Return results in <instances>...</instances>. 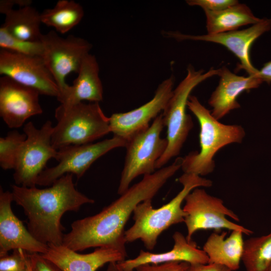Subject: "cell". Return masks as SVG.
Here are the masks:
<instances>
[{
	"mask_svg": "<svg viewBox=\"0 0 271 271\" xmlns=\"http://www.w3.org/2000/svg\"><path fill=\"white\" fill-rule=\"evenodd\" d=\"M255 77L260 79L262 82L268 84L271 83V61L264 63L262 67L258 70Z\"/></svg>",
	"mask_w": 271,
	"mask_h": 271,
	"instance_id": "cell-34",
	"label": "cell"
},
{
	"mask_svg": "<svg viewBox=\"0 0 271 271\" xmlns=\"http://www.w3.org/2000/svg\"><path fill=\"white\" fill-rule=\"evenodd\" d=\"M268 271H271V265H270V267L269 268Z\"/></svg>",
	"mask_w": 271,
	"mask_h": 271,
	"instance_id": "cell-37",
	"label": "cell"
},
{
	"mask_svg": "<svg viewBox=\"0 0 271 271\" xmlns=\"http://www.w3.org/2000/svg\"><path fill=\"white\" fill-rule=\"evenodd\" d=\"M189 264L185 262L145 264L139 266L134 271H185Z\"/></svg>",
	"mask_w": 271,
	"mask_h": 271,
	"instance_id": "cell-31",
	"label": "cell"
},
{
	"mask_svg": "<svg viewBox=\"0 0 271 271\" xmlns=\"http://www.w3.org/2000/svg\"><path fill=\"white\" fill-rule=\"evenodd\" d=\"M183 207L186 216L184 222L187 230L186 238L192 240L193 235L200 230L222 229L239 230L249 235L253 231L230 221L227 217L239 221L238 216L226 207L222 199L208 194L199 187L193 190L185 198Z\"/></svg>",
	"mask_w": 271,
	"mask_h": 271,
	"instance_id": "cell-8",
	"label": "cell"
},
{
	"mask_svg": "<svg viewBox=\"0 0 271 271\" xmlns=\"http://www.w3.org/2000/svg\"><path fill=\"white\" fill-rule=\"evenodd\" d=\"M41 41L44 48L42 58L59 88L58 98L69 86L65 82L66 76L73 72L78 73L92 45L86 40L73 35L63 38L55 31L43 34Z\"/></svg>",
	"mask_w": 271,
	"mask_h": 271,
	"instance_id": "cell-10",
	"label": "cell"
},
{
	"mask_svg": "<svg viewBox=\"0 0 271 271\" xmlns=\"http://www.w3.org/2000/svg\"><path fill=\"white\" fill-rule=\"evenodd\" d=\"M47 252L41 254L63 271H96L106 263L125 259L127 253L109 247H96L93 251L81 254L63 245H48Z\"/></svg>",
	"mask_w": 271,
	"mask_h": 271,
	"instance_id": "cell-17",
	"label": "cell"
},
{
	"mask_svg": "<svg viewBox=\"0 0 271 271\" xmlns=\"http://www.w3.org/2000/svg\"><path fill=\"white\" fill-rule=\"evenodd\" d=\"M243 234L239 230L231 231L227 237L225 231L211 233L202 249L208 257L209 263L222 265L231 271L238 269L243 250Z\"/></svg>",
	"mask_w": 271,
	"mask_h": 271,
	"instance_id": "cell-21",
	"label": "cell"
},
{
	"mask_svg": "<svg viewBox=\"0 0 271 271\" xmlns=\"http://www.w3.org/2000/svg\"><path fill=\"white\" fill-rule=\"evenodd\" d=\"M55 117L57 124L53 126L51 143L57 150L92 143L110 132L109 117L98 102L60 104L55 109Z\"/></svg>",
	"mask_w": 271,
	"mask_h": 271,
	"instance_id": "cell-5",
	"label": "cell"
},
{
	"mask_svg": "<svg viewBox=\"0 0 271 271\" xmlns=\"http://www.w3.org/2000/svg\"><path fill=\"white\" fill-rule=\"evenodd\" d=\"M182 158L145 175L120 196L93 216L74 221L64 234L63 245L75 251L90 247H109L126 253L124 226L136 207L152 199L167 181L181 168Z\"/></svg>",
	"mask_w": 271,
	"mask_h": 271,
	"instance_id": "cell-1",
	"label": "cell"
},
{
	"mask_svg": "<svg viewBox=\"0 0 271 271\" xmlns=\"http://www.w3.org/2000/svg\"><path fill=\"white\" fill-rule=\"evenodd\" d=\"M182 189L169 202L158 208H153L152 199L139 203L133 211L134 223L125 231L126 242L140 239L149 250L155 247L160 235L173 225L184 222L186 213L182 204L194 189L209 187L212 182L194 174L184 173L178 179Z\"/></svg>",
	"mask_w": 271,
	"mask_h": 271,
	"instance_id": "cell-3",
	"label": "cell"
},
{
	"mask_svg": "<svg viewBox=\"0 0 271 271\" xmlns=\"http://www.w3.org/2000/svg\"><path fill=\"white\" fill-rule=\"evenodd\" d=\"M174 81L171 75L159 85L154 97L148 102L129 111L112 114L109 117L110 132L127 141L149 127L151 120L167 106L173 94Z\"/></svg>",
	"mask_w": 271,
	"mask_h": 271,
	"instance_id": "cell-14",
	"label": "cell"
},
{
	"mask_svg": "<svg viewBox=\"0 0 271 271\" xmlns=\"http://www.w3.org/2000/svg\"><path fill=\"white\" fill-rule=\"evenodd\" d=\"M165 127L162 113L154 119L146 129L127 141L124 164L117 193L121 195L137 177L154 173L157 161L166 150L168 142L161 137Z\"/></svg>",
	"mask_w": 271,
	"mask_h": 271,
	"instance_id": "cell-7",
	"label": "cell"
},
{
	"mask_svg": "<svg viewBox=\"0 0 271 271\" xmlns=\"http://www.w3.org/2000/svg\"><path fill=\"white\" fill-rule=\"evenodd\" d=\"M31 0H1L0 1V12L5 14L7 12L14 9L15 5L21 7L31 5Z\"/></svg>",
	"mask_w": 271,
	"mask_h": 271,
	"instance_id": "cell-33",
	"label": "cell"
},
{
	"mask_svg": "<svg viewBox=\"0 0 271 271\" xmlns=\"http://www.w3.org/2000/svg\"><path fill=\"white\" fill-rule=\"evenodd\" d=\"M40 94L11 78H0V116L11 128L21 127L31 116L43 113Z\"/></svg>",
	"mask_w": 271,
	"mask_h": 271,
	"instance_id": "cell-15",
	"label": "cell"
},
{
	"mask_svg": "<svg viewBox=\"0 0 271 271\" xmlns=\"http://www.w3.org/2000/svg\"><path fill=\"white\" fill-rule=\"evenodd\" d=\"M0 47L16 53L42 57L44 48L41 41H28L15 38L1 26L0 28Z\"/></svg>",
	"mask_w": 271,
	"mask_h": 271,
	"instance_id": "cell-27",
	"label": "cell"
},
{
	"mask_svg": "<svg viewBox=\"0 0 271 271\" xmlns=\"http://www.w3.org/2000/svg\"><path fill=\"white\" fill-rule=\"evenodd\" d=\"M241 261L246 271H268L271 265V232L244 240Z\"/></svg>",
	"mask_w": 271,
	"mask_h": 271,
	"instance_id": "cell-25",
	"label": "cell"
},
{
	"mask_svg": "<svg viewBox=\"0 0 271 271\" xmlns=\"http://www.w3.org/2000/svg\"><path fill=\"white\" fill-rule=\"evenodd\" d=\"M2 26L12 36L28 41H41V13L31 5L12 9L5 14Z\"/></svg>",
	"mask_w": 271,
	"mask_h": 271,
	"instance_id": "cell-23",
	"label": "cell"
},
{
	"mask_svg": "<svg viewBox=\"0 0 271 271\" xmlns=\"http://www.w3.org/2000/svg\"><path fill=\"white\" fill-rule=\"evenodd\" d=\"M187 107L196 116L200 125V150L191 152L182 158L181 169L184 173L205 176L215 168L213 160L217 152L226 145L241 143L245 136L240 125L225 124L214 118L197 97L190 95Z\"/></svg>",
	"mask_w": 271,
	"mask_h": 271,
	"instance_id": "cell-4",
	"label": "cell"
},
{
	"mask_svg": "<svg viewBox=\"0 0 271 271\" xmlns=\"http://www.w3.org/2000/svg\"><path fill=\"white\" fill-rule=\"evenodd\" d=\"M0 271H29L27 252L17 249L0 256Z\"/></svg>",
	"mask_w": 271,
	"mask_h": 271,
	"instance_id": "cell-28",
	"label": "cell"
},
{
	"mask_svg": "<svg viewBox=\"0 0 271 271\" xmlns=\"http://www.w3.org/2000/svg\"><path fill=\"white\" fill-rule=\"evenodd\" d=\"M271 29V19H261L258 23L241 30L200 35H191L177 31H168L164 34L168 38L178 41H201L220 44L231 52L239 60L236 69L244 70L248 76H255L258 70L252 64L250 49L254 42L261 35Z\"/></svg>",
	"mask_w": 271,
	"mask_h": 271,
	"instance_id": "cell-13",
	"label": "cell"
},
{
	"mask_svg": "<svg viewBox=\"0 0 271 271\" xmlns=\"http://www.w3.org/2000/svg\"><path fill=\"white\" fill-rule=\"evenodd\" d=\"M27 254L32 271H63L55 263L40 253L27 252Z\"/></svg>",
	"mask_w": 271,
	"mask_h": 271,
	"instance_id": "cell-30",
	"label": "cell"
},
{
	"mask_svg": "<svg viewBox=\"0 0 271 271\" xmlns=\"http://www.w3.org/2000/svg\"><path fill=\"white\" fill-rule=\"evenodd\" d=\"M218 76V85L208 100L211 114L218 120L240 107L237 99L242 92L257 88L263 82L255 76L237 75L225 66L219 69Z\"/></svg>",
	"mask_w": 271,
	"mask_h": 271,
	"instance_id": "cell-19",
	"label": "cell"
},
{
	"mask_svg": "<svg viewBox=\"0 0 271 271\" xmlns=\"http://www.w3.org/2000/svg\"><path fill=\"white\" fill-rule=\"evenodd\" d=\"M26 137L25 133L14 130L0 138V166L2 169H14L19 151Z\"/></svg>",
	"mask_w": 271,
	"mask_h": 271,
	"instance_id": "cell-26",
	"label": "cell"
},
{
	"mask_svg": "<svg viewBox=\"0 0 271 271\" xmlns=\"http://www.w3.org/2000/svg\"><path fill=\"white\" fill-rule=\"evenodd\" d=\"M29 271H32V269H31V266H30L29 262Z\"/></svg>",
	"mask_w": 271,
	"mask_h": 271,
	"instance_id": "cell-36",
	"label": "cell"
},
{
	"mask_svg": "<svg viewBox=\"0 0 271 271\" xmlns=\"http://www.w3.org/2000/svg\"><path fill=\"white\" fill-rule=\"evenodd\" d=\"M13 201L21 206L28 219V229L38 241L49 245H62L65 229L61 223L67 211H78L94 200L75 187L73 174H66L50 187L39 189L13 185Z\"/></svg>",
	"mask_w": 271,
	"mask_h": 271,
	"instance_id": "cell-2",
	"label": "cell"
},
{
	"mask_svg": "<svg viewBox=\"0 0 271 271\" xmlns=\"http://www.w3.org/2000/svg\"><path fill=\"white\" fill-rule=\"evenodd\" d=\"M126 143V140L113 136L96 143L71 145L60 149L55 159L58 164L45 169L39 176L36 184L51 186L68 173L75 174L79 179L96 160L114 149L125 147Z\"/></svg>",
	"mask_w": 271,
	"mask_h": 271,
	"instance_id": "cell-11",
	"label": "cell"
},
{
	"mask_svg": "<svg viewBox=\"0 0 271 271\" xmlns=\"http://www.w3.org/2000/svg\"><path fill=\"white\" fill-rule=\"evenodd\" d=\"M105 271H124L121 269L117 265V262H113L108 263Z\"/></svg>",
	"mask_w": 271,
	"mask_h": 271,
	"instance_id": "cell-35",
	"label": "cell"
},
{
	"mask_svg": "<svg viewBox=\"0 0 271 271\" xmlns=\"http://www.w3.org/2000/svg\"><path fill=\"white\" fill-rule=\"evenodd\" d=\"M187 74L173 90L167 106L163 111L165 126L167 127L168 145L166 151L156 163V169H161L173 158L177 156L193 127L191 116L186 113L187 102L192 90L205 80L218 75L219 69L213 67L204 72L196 70L191 65Z\"/></svg>",
	"mask_w": 271,
	"mask_h": 271,
	"instance_id": "cell-6",
	"label": "cell"
},
{
	"mask_svg": "<svg viewBox=\"0 0 271 271\" xmlns=\"http://www.w3.org/2000/svg\"><path fill=\"white\" fill-rule=\"evenodd\" d=\"M185 271H231L227 267L216 263L189 264Z\"/></svg>",
	"mask_w": 271,
	"mask_h": 271,
	"instance_id": "cell-32",
	"label": "cell"
},
{
	"mask_svg": "<svg viewBox=\"0 0 271 271\" xmlns=\"http://www.w3.org/2000/svg\"><path fill=\"white\" fill-rule=\"evenodd\" d=\"M53 126L46 121L40 128L32 121L26 123L23 130L27 137L19 151L13 175L15 185L34 187L47 162L56 159L58 150L53 147L51 135Z\"/></svg>",
	"mask_w": 271,
	"mask_h": 271,
	"instance_id": "cell-9",
	"label": "cell"
},
{
	"mask_svg": "<svg viewBox=\"0 0 271 271\" xmlns=\"http://www.w3.org/2000/svg\"><path fill=\"white\" fill-rule=\"evenodd\" d=\"M84 16L82 6L73 0H59L53 8L41 13L42 23L65 34L77 25Z\"/></svg>",
	"mask_w": 271,
	"mask_h": 271,
	"instance_id": "cell-24",
	"label": "cell"
},
{
	"mask_svg": "<svg viewBox=\"0 0 271 271\" xmlns=\"http://www.w3.org/2000/svg\"><path fill=\"white\" fill-rule=\"evenodd\" d=\"M12 192L0 189V256L22 249L28 253L44 254L49 245L37 240L14 214Z\"/></svg>",
	"mask_w": 271,
	"mask_h": 271,
	"instance_id": "cell-16",
	"label": "cell"
},
{
	"mask_svg": "<svg viewBox=\"0 0 271 271\" xmlns=\"http://www.w3.org/2000/svg\"><path fill=\"white\" fill-rule=\"evenodd\" d=\"M172 249L162 253H153L141 250L134 258L117 262L124 271H134L139 266L145 264H160L172 262H185L190 264L209 263L208 257L203 249H199L193 240L188 241L180 232L173 235Z\"/></svg>",
	"mask_w": 271,
	"mask_h": 271,
	"instance_id": "cell-18",
	"label": "cell"
},
{
	"mask_svg": "<svg viewBox=\"0 0 271 271\" xmlns=\"http://www.w3.org/2000/svg\"><path fill=\"white\" fill-rule=\"evenodd\" d=\"M204 12L208 34L237 30L242 26L252 25L261 20L256 17L247 5L239 3L220 11Z\"/></svg>",
	"mask_w": 271,
	"mask_h": 271,
	"instance_id": "cell-22",
	"label": "cell"
},
{
	"mask_svg": "<svg viewBox=\"0 0 271 271\" xmlns=\"http://www.w3.org/2000/svg\"><path fill=\"white\" fill-rule=\"evenodd\" d=\"M186 2L190 6H198L204 11L209 12L220 11L239 3L236 0H188Z\"/></svg>",
	"mask_w": 271,
	"mask_h": 271,
	"instance_id": "cell-29",
	"label": "cell"
},
{
	"mask_svg": "<svg viewBox=\"0 0 271 271\" xmlns=\"http://www.w3.org/2000/svg\"><path fill=\"white\" fill-rule=\"evenodd\" d=\"M99 72L95 56L89 53L83 59L73 84L57 98L60 104L71 106L85 100L98 103L102 101L103 91Z\"/></svg>",
	"mask_w": 271,
	"mask_h": 271,
	"instance_id": "cell-20",
	"label": "cell"
},
{
	"mask_svg": "<svg viewBox=\"0 0 271 271\" xmlns=\"http://www.w3.org/2000/svg\"><path fill=\"white\" fill-rule=\"evenodd\" d=\"M0 74L33 88L40 95L57 97L58 87L41 56L0 50Z\"/></svg>",
	"mask_w": 271,
	"mask_h": 271,
	"instance_id": "cell-12",
	"label": "cell"
}]
</instances>
